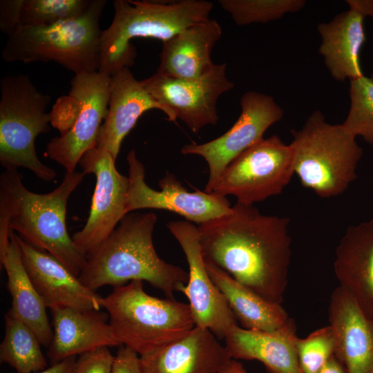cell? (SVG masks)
I'll return each instance as SVG.
<instances>
[{"instance_id":"4316f807","label":"cell","mask_w":373,"mask_h":373,"mask_svg":"<svg viewBox=\"0 0 373 373\" xmlns=\"http://www.w3.org/2000/svg\"><path fill=\"white\" fill-rule=\"evenodd\" d=\"M5 334L0 345V361L16 373H36L46 369L41 343L34 332L8 310L4 315Z\"/></svg>"},{"instance_id":"d4e9b609","label":"cell","mask_w":373,"mask_h":373,"mask_svg":"<svg viewBox=\"0 0 373 373\" xmlns=\"http://www.w3.org/2000/svg\"><path fill=\"white\" fill-rule=\"evenodd\" d=\"M0 262L6 272L7 289L12 297L10 312L34 332L42 345L48 347L52 329L47 316V307L27 274L12 230L8 251Z\"/></svg>"},{"instance_id":"cb8c5ba5","label":"cell","mask_w":373,"mask_h":373,"mask_svg":"<svg viewBox=\"0 0 373 373\" xmlns=\"http://www.w3.org/2000/svg\"><path fill=\"white\" fill-rule=\"evenodd\" d=\"M364 17L350 9L336 15L327 23H321L318 31L322 43L318 52L331 76L336 81L363 76L360 52L366 41Z\"/></svg>"},{"instance_id":"7a4b0ae2","label":"cell","mask_w":373,"mask_h":373,"mask_svg":"<svg viewBox=\"0 0 373 373\" xmlns=\"http://www.w3.org/2000/svg\"><path fill=\"white\" fill-rule=\"evenodd\" d=\"M84 172H66L61 183L48 193L29 191L17 169L8 168L0 176V260L8 251L10 232L59 260L79 276L87 257L77 248L66 223L70 194L82 182Z\"/></svg>"},{"instance_id":"8d00e7d4","label":"cell","mask_w":373,"mask_h":373,"mask_svg":"<svg viewBox=\"0 0 373 373\" xmlns=\"http://www.w3.org/2000/svg\"><path fill=\"white\" fill-rule=\"evenodd\" d=\"M318 373H346L345 367L334 354L328 360Z\"/></svg>"},{"instance_id":"7c38bea8","label":"cell","mask_w":373,"mask_h":373,"mask_svg":"<svg viewBox=\"0 0 373 373\" xmlns=\"http://www.w3.org/2000/svg\"><path fill=\"white\" fill-rule=\"evenodd\" d=\"M227 64H214L206 74L195 79L171 78L155 73L142 80L150 95L171 114V122L181 119L193 133L218 120L219 97L234 87L227 77Z\"/></svg>"},{"instance_id":"e0dca14e","label":"cell","mask_w":373,"mask_h":373,"mask_svg":"<svg viewBox=\"0 0 373 373\" xmlns=\"http://www.w3.org/2000/svg\"><path fill=\"white\" fill-rule=\"evenodd\" d=\"M328 321L334 341V356L346 373H373L372 321L340 286L331 294Z\"/></svg>"},{"instance_id":"30bf717a","label":"cell","mask_w":373,"mask_h":373,"mask_svg":"<svg viewBox=\"0 0 373 373\" xmlns=\"http://www.w3.org/2000/svg\"><path fill=\"white\" fill-rule=\"evenodd\" d=\"M294 175L292 151L277 135L263 138L236 157L214 184L211 192L254 205L280 194Z\"/></svg>"},{"instance_id":"5b68a950","label":"cell","mask_w":373,"mask_h":373,"mask_svg":"<svg viewBox=\"0 0 373 373\" xmlns=\"http://www.w3.org/2000/svg\"><path fill=\"white\" fill-rule=\"evenodd\" d=\"M106 0H91L80 16L50 25H19L1 51L7 62L55 61L75 75L97 72L102 30L99 19Z\"/></svg>"},{"instance_id":"d590c367","label":"cell","mask_w":373,"mask_h":373,"mask_svg":"<svg viewBox=\"0 0 373 373\" xmlns=\"http://www.w3.org/2000/svg\"><path fill=\"white\" fill-rule=\"evenodd\" d=\"M350 9L361 14L365 17H373V0H347Z\"/></svg>"},{"instance_id":"74e56055","label":"cell","mask_w":373,"mask_h":373,"mask_svg":"<svg viewBox=\"0 0 373 373\" xmlns=\"http://www.w3.org/2000/svg\"><path fill=\"white\" fill-rule=\"evenodd\" d=\"M218 373H247L241 363L236 359L230 358Z\"/></svg>"},{"instance_id":"ac0fdd59","label":"cell","mask_w":373,"mask_h":373,"mask_svg":"<svg viewBox=\"0 0 373 373\" xmlns=\"http://www.w3.org/2000/svg\"><path fill=\"white\" fill-rule=\"evenodd\" d=\"M151 109L162 111L171 122L169 111L150 95L129 68L113 74L108 114L99 128L96 147L107 150L116 160L123 140L141 115Z\"/></svg>"},{"instance_id":"5bb4252c","label":"cell","mask_w":373,"mask_h":373,"mask_svg":"<svg viewBox=\"0 0 373 373\" xmlns=\"http://www.w3.org/2000/svg\"><path fill=\"white\" fill-rule=\"evenodd\" d=\"M126 160L129 186L125 201L126 214L142 209H164L200 224L231 210L226 197L199 190L190 192L171 173L167 172L159 180L161 190H155L145 182L144 166L133 150L128 152Z\"/></svg>"},{"instance_id":"52a82bcc","label":"cell","mask_w":373,"mask_h":373,"mask_svg":"<svg viewBox=\"0 0 373 373\" xmlns=\"http://www.w3.org/2000/svg\"><path fill=\"white\" fill-rule=\"evenodd\" d=\"M294 174L303 186L322 198L343 193L356 178L363 150L341 124L326 122L313 112L298 131L291 130Z\"/></svg>"},{"instance_id":"3957f363","label":"cell","mask_w":373,"mask_h":373,"mask_svg":"<svg viewBox=\"0 0 373 373\" xmlns=\"http://www.w3.org/2000/svg\"><path fill=\"white\" fill-rule=\"evenodd\" d=\"M153 212L125 215L112 233L87 257L78 278L95 291L105 285L121 286L133 280L146 281L173 298L188 281L189 274L157 255L153 242L157 222Z\"/></svg>"},{"instance_id":"836d02e7","label":"cell","mask_w":373,"mask_h":373,"mask_svg":"<svg viewBox=\"0 0 373 373\" xmlns=\"http://www.w3.org/2000/svg\"><path fill=\"white\" fill-rule=\"evenodd\" d=\"M23 0L0 1V30L9 35L19 25Z\"/></svg>"},{"instance_id":"8fae6325","label":"cell","mask_w":373,"mask_h":373,"mask_svg":"<svg viewBox=\"0 0 373 373\" xmlns=\"http://www.w3.org/2000/svg\"><path fill=\"white\" fill-rule=\"evenodd\" d=\"M241 113L233 125L220 137L203 143L184 145L181 153L202 157L209 175L204 191L212 188L227 166L239 155L263 139L269 127L280 121L283 109L271 96L248 91L240 98Z\"/></svg>"},{"instance_id":"d6a6232c","label":"cell","mask_w":373,"mask_h":373,"mask_svg":"<svg viewBox=\"0 0 373 373\" xmlns=\"http://www.w3.org/2000/svg\"><path fill=\"white\" fill-rule=\"evenodd\" d=\"M111 373H144L140 357L131 348L122 345L114 356Z\"/></svg>"},{"instance_id":"277c9868","label":"cell","mask_w":373,"mask_h":373,"mask_svg":"<svg viewBox=\"0 0 373 373\" xmlns=\"http://www.w3.org/2000/svg\"><path fill=\"white\" fill-rule=\"evenodd\" d=\"M112 23L102 30L99 71L112 75L134 64L133 38H153L162 42L183 30L209 19L213 3L203 0L173 3L116 0Z\"/></svg>"},{"instance_id":"9c48e42d","label":"cell","mask_w":373,"mask_h":373,"mask_svg":"<svg viewBox=\"0 0 373 373\" xmlns=\"http://www.w3.org/2000/svg\"><path fill=\"white\" fill-rule=\"evenodd\" d=\"M111 75L99 71L75 75L68 97L75 108L57 110L61 133L47 144L46 155L66 172L75 169L85 153L96 147L107 116Z\"/></svg>"},{"instance_id":"6da1fadb","label":"cell","mask_w":373,"mask_h":373,"mask_svg":"<svg viewBox=\"0 0 373 373\" xmlns=\"http://www.w3.org/2000/svg\"><path fill=\"white\" fill-rule=\"evenodd\" d=\"M289 218L262 214L238 202L198 226L204 260L265 299L282 304L291 256Z\"/></svg>"},{"instance_id":"f35d334b","label":"cell","mask_w":373,"mask_h":373,"mask_svg":"<svg viewBox=\"0 0 373 373\" xmlns=\"http://www.w3.org/2000/svg\"><path fill=\"white\" fill-rule=\"evenodd\" d=\"M372 328H373V321H372Z\"/></svg>"},{"instance_id":"ba28073f","label":"cell","mask_w":373,"mask_h":373,"mask_svg":"<svg viewBox=\"0 0 373 373\" xmlns=\"http://www.w3.org/2000/svg\"><path fill=\"white\" fill-rule=\"evenodd\" d=\"M0 90L1 164L5 169L24 167L44 181L54 180L56 172L39 160L35 145L37 135L50 129V115L46 112L50 95L23 74L4 76Z\"/></svg>"},{"instance_id":"e575fe53","label":"cell","mask_w":373,"mask_h":373,"mask_svg":"<svg viewBox=\"0 0 373 373\" xmlns=\"http://www.w3.org/2000/svg\"><path fill=\"white\" fill-rule=\"evenodd\" d=\"M76 359V356H70L36 373H72Z\"/></svg>"},{"instance_id":"603a6c76","label":"cell","mask_w":373,"mask_h":373,"mask_svg":"<svg viewBox=\"0 0 373 373\" xmlns=\"http://www.w3.org/2000/svg\"><path fill=\"white\" fill-rule=\"evenodd\" d=\"M222 28L215 19L191 26L162 42L157 73L175 79L198 78L213 66L212 50Z\"/></svg>"},{"instance_id":"1f68e13d","label":"cell","mask_w":373,"mask_h":373,"mask_svg":"<svg viewBox=\"0 0 373 373\" xmlns=\"http://www.w3.org/2000/svg\"><path fill=\"white\" fill-rule=\"evenodd\" d=\"M114 356L104 347L77 358L72 373H111Z\"/></svg>"},{"instance_id":"484cf974","label":"cell","mask_w":373,"mask_h":373,"mask_svg":"<svg viewBox=\"0 0 373 373\" xmlns=\"http://www.w3.org/2000/svg\"><path fill=\"white\" fill-rule=\"evenodd\" d=\"M204 261L210 277L225 298L241 327L254 331H273L287 322L289 317L280 304L265 299L225 271Z\"/></svg>"},{"instance_id":"83f0119b","label":"cell","mask_w":373,"mask_h":373,"mask_svg":"<svg viewBox=\"0 0 373 373\" xmlns=\"http://www.w3.org/2000/svg\"><path fill=\"white\" fill-rule=\"evenodd\" d=\"M218 3L230 14L238 26L267 23L289 12L301 10L303 0H220Z\"/></svg>"},{"instance_id":"4dcf8cb0","label":"cell","mask_w":373,"mask_h":373,"mask_svg":"<svg viewBox=\"0 0 373 373\" xmlns=\"http://www.w3.org/2000/svg\"><path fill=\"white\" fill-rule=\"evenodd\" d=\"M296 350L303 373H318L334 354V341L329 325L296 340Z\"/></svg>"},{"instance_id":"44dd1931","label":"cell","mask_w":373,"mask_h":373,"mask_svg":"<svg viewBox=\"0 0 373 373\" xmlns=\"http://www.w3.org/2000/svg\"><path fill=\"white\" fill-rule=\"evenodd\" d=\"M209 329L195 326L183 337L140 356L144 373H218L231 358Z\"/></svg>"},{"instance_id":"8992f818","label":"cell","mask_w":373,"mask_h":373,"mask_svg":"<svg viewBox=\"0 0 373 373\" xmlns=\"http://www.w3.org/2000/svg\"><path fill=\"white\" fill-rule=\"evenodd\" d=\"M102 307L120 343L140 356L183 337L195 326L189 304L150 296L141 280L115 287L102 297Z\"/></svg>"},{"instance_id":"ffe728a7","label":"cell","mask_w":373,"mask_h":373,"mask_svg":"<svg viewBox=\"0 0 373 373\" xmlns=\"http://www.w3.org/2000/svg\"><path fill=\"white\" fill-rule=\"evenodd\" d=\"M52 338L48 347L52 364L104 347L120 346L107 320L99 310L57 307L50 309Z\"/></svg>"},{"instance_id":"9a60e30c","label":"cell","mask_w":373,"mask_h":373,"mask_svg":"<svg viewBox=\"0 0 373 373\" xmlns=\"http://www.w3.org/2000/svg\"><path fill=\"white\" fill-rule=\"evenodd\" d=\"M185 255L189 266L187 283L180 291L189 300L195 326L209 329L219 339L237 324L225 298L210 277L202 253L198 227L187 221L167 224Z\"/></svg>"},{"instance_id":"f546056e","label":"cell","mask_w":373,"mask_h":373,"mask_svg":"<svg viewBox=\"0 0 373 373\" xmlns=\"http://www.w3.org/2000/svg\"><path fill=\"white\" fill-rule=\"evenodd\" d=\"M91 0H23L20 25L42 26L82 15Z\"/></svg>"},{"instance_id":"d6986e66","label":"cell","mask_w":373,"mask_h":373,"mask_svg":"<svg viewBox=\"0 0 373 373\" xmlns=\"http://www.w3.org/2000/svg\"><path fill=\"white\" fill-rule=\"evenodd\" d=\"M339 286L373 321V218L349 226L335 251Z\"/></svg>"},{"instance_id":"f1b7e54d","label":"cell","mask_w":373,"mask_h":373,"mask_svg":"<svg viewBox=\"0 0 373 373\" xmlns=\"http://www.w3.org/2000/svg\"><path fill=\"white\" fill-rule=\"evenodd\" d=\"M350 108L342 124L354 137L373 144V75L350 80Z\"/></svg>"},{"instance_id":"4fadbf2b","label":"cell","mask_w":373,"mask_h":373,"mask_svg":"<svg viewBox=\"0 0 373 373\" xmlns=\"http://www.w3.org/2000/svg\"><path fill=\"white\" fill-rule=\"evenodd\" d=\"M115 162L107 150L98 147L85 153L79 162L82 172L93 173L96 178L89 216L84 227L72 236L78 250L86 257L101 245L126 215L124 207L129 179L117 171Z\"/></svg>"},{"instance_id":"7402d4cb","label":"cell","mask_w":373,"mask_h":373,"mask_svg":"<svg viewBox=\"0 0 373 373\" xmlns=\"http://www.w3.org/2000/svg\"><path fill=\"white\" fill-rule=\"evenodd\" d=\"M297 338L296 326L291 318L273 331L249 330L236 324L224 337V347L231 358L259 361L269 373H303Z\"/></svg>"},{"instance_id":"2e32d148","label":"cell","mask_w":373,"mask_h":373,"mask_svg":"<svg viewBox=\"0 0 373 373\" xmlns=\"http://www.w3.org/2000/svg\"><path fill=\"white\" fill-rule=\"evenodd\" d=\"M15 236L27 274L47 307L99 310L102 296L84 285L54 256L16 233Z\"/></svg>"}]
</instances>
